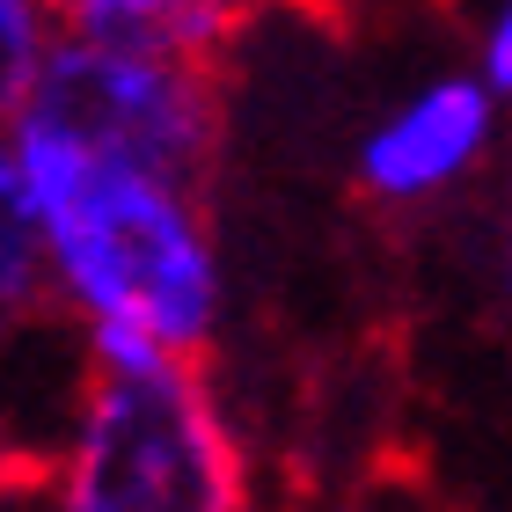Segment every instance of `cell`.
<instances>
[{
    "mask_svg": "<svg viewBox=\"0 0 512 512\" xmlns=\"http://www.w3.org/2000/svg\"><path fill=\"white\" fill-rule=\"evenodd\" d=\"M30 205L44 220L52 308L74 315L96 366L198 359L213 344L227 271L191 183L88 169L37 183Z\"/></svg>",
    "mask_w": 512,
    "mask_h": 512,
    "instance_id": "1",
    "label": "cell"
},
{
    "mask_svg": "<svg viewBox=\"0 0 512 512\" xmlns=\"http://www.w3.org/2000/svg\"><path fill=\"white\" fill-rule=\"evenodd\" d=\"M0 139L15 154L22 191H37L52 176H88V169L169 176L198 191L220 139L213 66L66 30L59 52L44 59L30 103L15 110V125Z\"/></svg>",
    "mask_w": 512,
    "mask_h": 512,
    "instance_id": "2",
    "label": "cell"
},
{
    "mask_svg": "<svg viewBox=\"0 0 512 512\" xmlns=\"http://www.w3.org/2000/svg\"><path fill=\"white\" fill-rule=\"evenodd\" d=\"M52 512H249V461L205 366H96L52 469Z\"/></svg>",
    "mask_w": 512,
    "mask_h": 512,
    "instance_id": "3",
    "label": "cell"
},
{
    "mask_svg": "<svg viewBox=\"0 0 512 512\" xmlns=\"http://www.w3.org/2000/svg\"><path fill=\"white\" fill-rule=\"evenodd\" d=\"M498 118L505 110L491 103V88L476 74H432L366 125L352 169L381 205H432L491 161Z\"/></svg>",
    "mask_w": 512,
    "mask_h": 512,
    "instance_id": "4",
    "label": "cell"
},
{
    "mask_svg": "<svg viewBox=\"0 0 512 512\" xmlns=\"http://www.w3.org/2000/svg\"><path fill=\"white\" fill-rule=\"evenodd\" d=\"M66 30L103 37V44H147V52L205 59L256 15V0H66Z\"/></svg>",
    "mask_w": 512,
    "mask_h": 512,
    "instance_id": "5",
    "label": "cell"
},
{
    "mask_svg": "<svg viewBox=\"0 0 512 512\" xmlns=\"http://www.w3.org/2000/svg\"><path fill=\"white\" fill-rule=\"evenodd\" d=\"M52 315V264H44V220L15 176V154L0 139V337Z\"/></svg>",
    "mask_w": 512,
    "mask_h": 512,
    "instance_id": "6",
    "label": "cell"
},
{
    "mask_svg": "<svg viewBox=\"0 0 512 512\" xmlns=\"http://www.w3.org/2000/svg\"><path fill=\"white\" fill-rule=\"evenodd\" d=\"M66 15L59 0H0V132L15 125V110L30 103L44 59L59 52Z\"/></svg>",
    "mask_w": 512,
    "mask_h": 512,
    "instance_id": "7",
    "label": "cell"
},
{
    "mask_svg": "<svg viewBox=\"0 0 512 512\" xmlns=\"http://www.w3.org/2000/svg\"><path fill=\"white\" fill-rule=\"evenodd\" d=\"M476 81L491 88L498 110H512V0H498L476 30Z\"/></svg>",
    "mask_w": 512,
    "mask_h": 512,
    "instance_id": "8",
    "label": "cell"
},
{
    "mask_svg": "<svg viewBox=\"0 0 512 512\" xmlns=\"http://www.w3.org/2000/svg\"><path fill=\"white\" fill-rule=\"evenodd\" d=\"M505 300H512V220H505Z\"/></svg>",
    "mask_w": 512,
    "mask_h": 512,
    "instance_id": "9",
    "label": "cell"
},
{
    "mask_svg": "<svg viewBox=\"0 0 512 512\" xmlns=\"http://www.w3.org/2000/svg\"><path fill=\"white\" fill-rule=\"evenodd\" d=\"M59 8H66V0H59Z\"/></svg>",
    "mask_w": 512,
    "mask_h": 512,
    "instance_id": "10",
    "label": "cell"
}]
</instances>
